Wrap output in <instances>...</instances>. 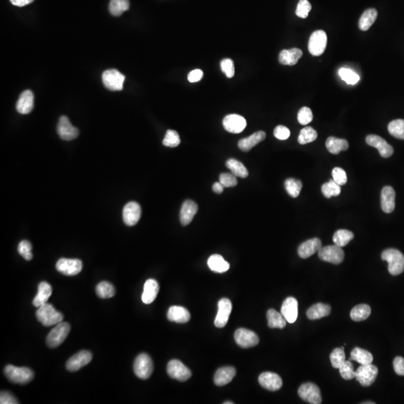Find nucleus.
Masks as SVG:
<instances>
[{"instance_id": "nucleus-19", "label": "nucleus", "mask_w": 404, "mask_h": 404, "mask_svg": "<svg viewBox=\"0 0 404 404\" xmlns=\"http://www.w3.org/2000/svg\"><path fill=\"white\" fill-rule=\"evenodd\" d=\"M57 132L61 139L66 141L73 140L79 135L77 128L73 127L66 116H62L58 123Z\"/></svg>"}, {"instance_id": "nucleus-25", "label": "nucleus", "mask_w": 404, "mask_h": 404, "mask_svg": "<svg viewBox=\"0 0 404 404\" xmlns=\"http://www.w3.org/2000/svg\"><path fill=\"white\" fill-rule=\"evenodd\" d=\"M381 207L387 214L393 212L395 208V191L391 186H385L382 189Z\"/></svg>"}, {"instance_id": "nucleus-63", "label": "nucleus", "mask_w": 404, "mask_h": 404, "mask_svg": "<svg viewBox=\"0 0 404 404\" xmlns=\"http://www.w3.org/2000/svg\"><path fill=\"white\" fill-rule=\"evenodd\" d=\"M224 404H233L234 403L232 401H225V402L223 403Z\"/></svg>"}, {"instance_id": "nucleus-57", "label": "nucleus", "mask_w": 404, "mask_h": 404, "mask_svg": "<svg viewBox=\"0 0 404 404\" xmlns=\"http://www.w3.org/2000/svg\"><path fill=\"white\" fill-rule=\"evenodd\" d=\"M290 132L287 127L279 125L274 130V135L279 140H286L290 137Z\"/></svg>"}, {"instance_id": "nucleus-16", "label": "nucleus", "mask_w": 404, "mask_h": 404, "mask_svg": "<svg viewBox=\"0 0 404 404\" xmlns=\"http://www.w3.org/2000/svg\"><path fill=\"white\" fill-rule=\"evenodd\" d=\"M232 311V304L230 300L223 298L218 303V312L214 324L217 327L223 328L226 326Z\"/></svg>"}, {"instance_id": "nucleus-36", "label": "nucleus", "mask_w": 404, "mask_h": 404, "mask_svg": "<svg viewBox=\"0 0 404 404\" xmlns=\"http://www.w3.org/2000/svg\"><path fill=\"white\" fill-rule=\"evenodd\" d=\"M267 318H268V326L272 329H275V328L283 329L287 324V320L286 318H284L282 313H279L275 309L268 310Z\"/></svg>"}, {"instance_id": "nucleus-61", "label": "nucleus", "mask_w": 404, "mask_h": 404, "mask_svg": "<svg viewBox=\"0 0 404 404\" xmlns=\"http://www.w3.org/2000/svg\"><path fill=\"white\" fill-rule=\"evenodd\" d=\"M10 1L14 5H16V6L18 7H23L32 3L34 0H10Z\"/></svg>"}, {"instance_id": "nucleus-26", "label": "nucleus", "mask_w": 404, "mask_h": 404, "mask_svg": "<svg viewBox=\"0 0 404 404\" xmlns=\"http://www.w3.org/2000/svg\"><path fill=\"white\" fill-rule=\"evenodd\" d=\"M191 315L186 308L178 305L170 307L167 313V318L171 322L186 323L190 320Z\"/></svg>"}, {"instance_id": "nucleus-34", "label": "nucleus", "mask_w": 404, "mask_h": 404, "mask_svg": "<svg viewBox=\"0 0 404 404\" xmlns=\"http://www.w3.org/2000/svg\"><path fill=\"white\" fill-rule=\"evenodd\" d=\"M326 147L328 152L333 154H338L340 152L348 149L349 144L345 139L330 136L326 139Z\"/></svg>"}, {"instance_id": "nucleus-29", "label": "nucleus", "mask_w": 404, "mask_h": 404, "mask_svg": "<svg viewBox=\"0 0 404 404\" xmlns=\"http://www.w3.org/2000/svg\"><path fill=\"white\" fill-rule=\"evenodd\" d=\"M160 286L157 281L154 279H149L145 282L144 286L142 300L145 304H151L157 298Z\"/></svg>"}, {"instance_id": "nucleus-51", "label": "nucleus", "mask_w": 404, "mask_h": 404, "mask_svg": "<svg viewBox=\"0 0 404 404\" xmlns=\"http://www.w3.org/2000/svg\"><path fill=\"white\" fill-rule=\"evenodd\" d=\"M297 119H298L299 123L302 125H306L311 123L313 120V114L311 109L306 106L300 109L298 116H297Z\"/></svg>"}, {"instance_id": "nucleus-17", "label": "nucleus", "mask_w": 404, "mask_h": 404, "mask_svg": "<svg viewBox=\"0 0 404 404\" xmlns=\"http://www.w3.org/2000/svg\"><path fill=\"white\" fill-rule=\"evenodd\" d=\"M224 128L232 134H240L244 131L246 127V119L240 115L231 114L224 118Z\"/></svg>"}, {"instance_id": "nucleus-58", "label": "nucleus", "mask_w": 404, "mask_h": 404, "mask_svg": "<svg viewBox=\"0 0 404 404\" xmlns=\"http://www.w3.org/2000/svg\"><path fill=\"white\" fill-rule=\"evenodd\" d=\"M0 404H19L13 394L8 391H1L0 394Z\"/></svg>"}, {"instance_id": "nucleus-30", "label": "nucleus", "mask_w": 404, "mask_h": 404, "mask_svg": "<svg viewBox=\"0 0 404 404\" xmlns=\"http://www.w3.org/2000/svg\"><path fill=\"white\" fill-rule=\"evenodd\" d=\"M266 139V134L264 131H258L250 136L241 139L238 142V147L240 150L244 152H250L255 145Z\"/></svg>"}, {"instance_id": "nucleus-56", "label": "nucleus", "mask_w": 404, "mask_h": 404, "mask_svg": "<svg viewBox=\"0 0 404 404\" xmlns=\"http://www.w3.org/2000/svg\"><path fill=\"white\" fill-rule=\"evenodd\" d=\"M332 174H333V181L337 185L343 186V185L347 184V173L343 168H340V167H336V168H333Z\"/></svg>"}, {"instance_id": "nucleus-15", "label": "nucleus", "mask_w": 404, "mask_h": 404, "mask_svg": "<svg viewBox=\"0 0 404 404\" xmlns=\"http://www.w3.org/2000/svg\"><path fill=\"white\" fill-rule=\"evenodd\" d=\"M92 359V354L87 351H82L70 357L66 363V369L70 372H75L88 365Z\"/></svg>"}, {"instance_id": "nucleus-6", "label": "nucleus", "mask_w": 404, "mask_h": 404, "mask_svg": "<svg viewBox=\"0 0 404 404\" xmlns=\"http://www.w3.org/2000/svg\"><path fill=\"white\" fill-rule=\"evenodd\" d=\"M125 77L116 69L105 70L102 75L103 85L110 91H121Z\"/></svg>"}, {"instance_id": "nucleus-4", "label": "nucleus", "mask_w": 404, "mask_h": 404, "mask_svg": "<svg viewBox=\"0 0 404 404\" xmlns=\"http://www.w3.org/2000/svg\"><path fill=\"white\" fill-rule=\"evenodd\" d=\"M70 331V326L67 322L58 323L50 332L47 337V344L50 348H56L65 341Z\"/></svg>"}, {"instance_id": "nucleus-22", "label": "nucleus", "mask_w": 404, "mask_h": 404, "mask_svg": "<svg viewBox=\"0 0 404 404\" xmlns=\"http://www.w3.org/2000/svg\"><path fill=\"white\" fill-rule=\"evenodd\" d=\"M198 212V205L192 200H186L183 203L180 212V220L184 226L189 225Z\"/></svg>"}, {"instance_id": "nucleus-55", "label": "nucleus", "mask_w": 404, "mask_h": 404, "mask_svg": "<svg viewBox=\"0 0 404 404\" xmlns=\"http://www.w3.org/2000/svg\"><path fill=\"white\" fill-rule=\"evenodd\" d=\"M222 71L228 78H232L235 76V67L233 61L231 59H225L220 63Z\"/></svg>"}, {"instance_id": "nucleus-33", "label": "nucleus", "mask_w": 404, "mask_h": 404, "mask_svg": "<svg viewBox=\"0 0 404 404\" xmlns=\"http://www.w3.org/2000/svg\"><path fill=\"white\" fill-rule=\"evenodd\" d=\"M331 313V307L323 303H317L307 311V317L310 320H318L329 316Z\"/></svg>"}, {"instance_id": "nucleus-20", "label": "nucleus", "mask_w": 404, "mask_h": 404, "mask_svg": "<svg viewBox=\"0 0 404 404\" xmlns=\"http://www.w3.org/2000/svg\"><path fill=\"white\" fill-rule=\"evenodd\" d=\"M258 382L263 388L269 391H278L282 387V378L277 373L272 372H264L261 373L258 378Z\"/></svg>"}, {"instance_id": "nucleus-31", "label": "nucleus", "mask_w": 404, "mask_h": 404, "mask_svg": "<svg viewBox=\"0 0 404 404\" xmlns=\"http://www.w3.org/2000/svg\"><path fill=\"white\" fill-rule=\"evenodd\" d=\"M52 289L50 285L47 282H42L39 284L38 288V293L33 300V305L34 307L39 308L45 303H48V300L52 295Z\"/></svg>"}, {"instance_id": "nucleus-45", "label": "nucleus", "mask_w": 404, "mask_h": 404, "mask_svg": "<svg viewBox=\"0 0 404 404\" xmlns=\"http://www.w3.org/2000/svg\"><path fill=\"white\" fill-rule=\"evenodd\" d=\"M388 132L397 139H404V120L397 119L389 123Z\"/></svg>"}, {"instance_id": "nucleus-48", "label": "nucleus", "mask_w": 404, "mask_h": 404, "mask_svg": "<svg viewBox=\"0 0 404 404\" xmlns=\"http://www.w3.org/2000/svg\"><path fill=\"white\" fill-rule=\"evenodd\" d=\"M181 143L179 134L177 131L173 130L167 131L164 139L163 141V145L169 148H176Z\"/></svg>"}, {"instance_id": "nucleus-27", "label": "nucleus", "mask_w": 404, "mask_h": 404, "mask_svg": "<svg viewBox=\"0 0 404 404\" xmlns=\"http://www.w3.org/2000/svg\"><path fill=\"white\" fill-rule=\"evenodd\" d=\"M303 56V51L298 48L283 50L279 53V61L284 66H295Z\"/></svg>"}, {"instance_id": "nucleus-1", "label": "nucleus", "mask_w": 404, "mask_h": 404, "mask_svg": "<svg viewBox=\"0 0 404 404\" xmlns=\"http://www.w3.org/2000/svg\"><path fill=\"white\" fill-rule=\"evenodd\" d=\"M36 318L42 323L43 326H51L62 322L64 316L51 304L45 303L38 308L36 312Z\"/></svg>"}, {"instance_id": "nucleus-64", "label": "nucleus", "mask_w": 404, "mask_h": 404, "mask_svg": "<svg viewBox=\"0 0 404 404\" xmlns=\"http://www.w3.org/2000/svg\"><path fill=\"white\" fill-rule=\"evenodd\" d=\"M375 403L373 402H364L362 403V404H374Z\"/></svg>"}, {"instance_id": "nucleus-18", "label": "nucleus", "mask_w": 404, "mask_h": 404, "mask_svg": "<svg viewBox=\"0 0 404 404\" xmlns=\"http://www.w3.org/2000/svg\"><path fill=\"white\" fill-rule=\"evenodd\" d=\"M366 142L370 146L373 147L380 152L381 157L388 158L394 153V149L382 137L376 135H369L366 137Z\"/></svg>"}, {"instance_id": "nucleus-11", "label": "nucleus", "mask_w": 404, "mask_h": 404, "mask_svg": "<svg viewBox=\"0 0 404 404\" xmlns=\"http://www.w3.org/2000/svg\"><path fill=\"white\" fill-rule=\"evenodd\" d=\"M167 373L171 378L181 382L186 381L192 376L190 370L178 359H173L168 362Z\"/></svg>"}, {"instance_id": "nucleus-12", "label": "nucleus", "mask_w": 404, "mask_h": 404, "mask_svg": "<svg viewBox=\"0 0 404 404\" xmlns=\"http://www.w3.org/2000/svg\"><path fill=\"white\" fill-rule=\"evenodd\" d=\"M235 339L237 345L242 348H250L258 345L259 338L254 332L250 329L240 328L235 333Z\"/></svg>"}, {"instance_id": "nucleus-47", "label": "nucleus", "mask_w": 404, "mask_h": 404, "mask_svg": "<svg viewBox=\"0 0 404 404\" xmlns=\"http://www.w3.org/2000/svg\"><path fill=\"white\" fill-rule=\"evenodd\" d=\"M339 76L348 85H355L360 80V77L351 69L341 67L338 71Z\"/></svg>"}, {"instance_id": "nucleus-50", "label": "nucleus", "mask_w": 404, "mask_h": 404, "mask_svg": "<svg viewBox=\"0 0 404 404\" xmlns=\"http://www.w3.org/2000/svg\"><path fill=\"white\" fill-rule=\"evenodd\" d=\"M339 372L344 380H351L355 378V371L351 361H345L339 368Z\"/></svg>"}, {"instance_id": "nucleus-42", "label": "nucleus", "mask_w": 404, "mask_h": 404, "mask_svg": "<svg viewBox=\"0 0 404 404\" xmlns=\"http://www.w3.org/2000/svg\"><path fill=\"white\" fill-rule=\"evenodd\" d=\"M96 293L101 299H109L114 297L116 289L111 283L108 282H101L96 287Z\"/></svg>"}, {"instance_id": "nucleus-32", "label": "nucleus", "mask_w": 404, "mask_h": 404, "mask_svg": "<svg viewBox=\"0 0 404 404\" xmlns=\"http://www.w3.org/2000/svg\"><path fill=\"white\" fill-rule=\"evenodd\" d=\"M207 265L211 270L218 273L227 272L230 268V264H228L220 254H213L210 256L207 261Z\"/></svg>"}, {"instance_id": "nucleus-39", "label": "nucleus", "mask_w": 404, "mask_h": 404, "mask_svg": "<svg viewBox=\"0 0 404 404\" xmlns=\"http://www.w3.org/2000/svg\"><path fill=\"white\" fill-rule=\"evenodd\" d=\"M371 314V308L366 304H360L353 308L351 311V318L353 320L359 322L368 319Z\"/></svg>"}, {"instance_id": "nucleus-52", "label": "nucleus", "mask_w": 404, "mask_h": 404, "mask_svg": "<svg viewBox=\"0 0 404 404\" xmlns=\"http://www.w3.org/2000/svg\"><path fill=\"white\" fill-rule=\"evenodd\" d=\"M18 252L26 261H30L33 259V254H32V244L27 240H23L18 245Z\"/></svg>"}, {"instance_id": "nucleus-7", "label": "nucleus", "mask_w": 404, "mask_h": 404, "mask_svg": "<svg viewBox=\"0 0 404 404\" xmlns=\"http://www.w3.org/2000/svg\"><path fill=\"white\" fill-rule=\"evenodd\" d=\"M327 44V36L323 30L314 32L308 41V51L314 56H319L324 52Z\"/></svg>"}, {"instance_id": "nucleus-23", "label": "nucleus", "mask_w": 404, "mask_h": 404, "mask_svg": "<svg viewBox=\"0 0 404 404\" xmlns=\"http://www.w3.org/2000/svg\"><path fill=\"white\" fill-rule=\"evenodd\" d=\"M321 248H322L321 240L318 238H313V239L304 242L299 246L298 254L300 258L305 259L313 255L315 253L318 252Z\"/></svg>"}, {"instance_id": "nucleus-2", "label": "nucleus", "mask_w": 404, "mask_h": 404, "mask_svg": "<svg viewBox=\"0 0 404 404\" xmlns=\"http://www.w3.org/2000/svg\"><path fill=\"white\" fill-rule=\"evenodd\" d=\"M382 259L388 262V272L392 275H398L404 271V255L399 250L388 249L382 253Z\"/></svg>"}, {"instance_id": "nucleus-35", "label": "nucleus", "mask_w": 404, "mask_h": 404, "mask_svg": "<svg viewBox=\"0 0 404 404\" xmlns=\"http://www.w3.org/2000/svg\"><path fill=\"white\" fill-rule=\"evenodd\" d=\"M351 358L349 360L355 361L360 365H369L373 362V357L369 351L359 347H355L353 350L351 354Z\"/></svg>"}, {"instance_id": "nucleus-24", "label": "nucleus", "mask_w": 404, "mask_h": 404, "mask_svg": "<svg viewBox=\"0 0 404 404\" xmlns=\"http://www.w3.org/2000/svg\"><path fill=\"white\" fill-rule=\"evenodd\" d=\"M16 108L20 114L26 115L31 113L34 108V95L30 90H26L21 93L17 103Z\"/></svg>"}, {"instance_id": "nucleus-14", "label": "nucleus", "mask_w": 404, "mask_h": 404, "mask_svg": "<svg viewBox=\"0 0 404 404\" xmlns=\"http://www.w3.org/2000/svg\"><path fill=\"white\" fill-rule=\"evenodd\" d=\"M142 215V209L137 202H131L124 206L123 219L128 226H134L139 222Z\"/></svg>"}, {"instance_id": "nucleus-41", "label": "nucleus", "mask_w": 404, "mask_h": 404, "mask_svg": "<svg viewBox=\"0 0 404 404\" xmlns=\"http://www.w3.org/2000/svg\"><path fill=\"white\" fill-rule=\"evenodd\" d=\"M354 235L353 232L345 229L337 231L333 235V242L335 244L340 247L347 246L351 240L354 239Z\"/></svg>"}, {"instance_id": "nucleus-38", "label": "nucleus", "mask_w": 404, "mask_h": 404, "mask_svg": "<svg viewBox=\"0 0 404 404\" xmlns=\"http://www.w3.org/2000/svg\"><path fill=\"white\" fill-rule=\"evenodd\" d=\"M377 17V11L374 8H369L365 11L359 22V27L362 31H367L371 27Z\"/></svg>"}, {"instance_id": "nucleus-8", "label": "nucleus", "mask_w": 404, "mask_h": 404, "mask_svg": "<svg viewBox=\"0 0 404 404\" xmlns=\"http://www.w3.org/2000/svg\"><path fill=\"white\" fill-rule=\"evenodd\" d=\"M378 369L372 364L362 365L355 370V379L362 387H370L376 380Z\"/></svg>"}, {"instance_id": "nucleus-10", "label": "nucleus", "mask_w": 404, "mask_h": 404, "mask_svg": "<svg viewBox=\"0 0 404 404\" xmlns=\"http://www.w3.org/2000/svg\"><path fill=\"white\" fill-rule=\"evenodd\" d=\"M298 394L303 401L311 404H320L322 403L320 390L319 387L312 383H306L299 388Z\"/></svg>"}, {"instance_id": "nucleus-5", "label": "nucleus", "mask_w": 404, "mask_h": 404, "mask_svg": "<svg viewBox=\"0 0 404 404\" xmlns=\"http://www.w3.org/2000/svg\"><path fill=\"white\" fill-rule=\"evenodd\" d=\"M134 373L137 377L147 380L153 373V365L151 357L148 354H142L138 355L134 362Z\"/></svg>"}, {"instance_id": "nucleus-59", "label": "nucleus", "mask_w": 404, "mask_h": 404, "mask_svg": "<svg viewBox=\"0 0 404 404\" xmlns=\"http://www.w3.org/2000/svg\"><path fill=\"white\" fill-rule=\"evenodd\" d=\"M394 371L400 376H404V359L401 356H398L394 359L393 362Z\"/></svg>"}, {"instance_id": "nucleus-54", "label": "nucleus", "mask_w": 404, "mask_h": 404, "mask_svg": "<svg viewBox=\"0 0 404 404\" xmlns=\"http://www.w3.org/2000/svg\"><path fill=\"white\" fill-rule=\"evenodd\" d=\"M219 182L224 187H234L237 185V179L232 173H222L220 174Z\"/></svg>"}, {"instance_id": "nucleus-60", "label": "nucleus", "mask_w": 404, "mask_h": 404, "mask_svg": "<svg viewBox=\"0 0 404 404\" xmlns=\"http://www.w3.org/2000/svg\"><path fill=\"white\" fill-rule=\"evenodd\" d=\"M203 78V71L200 69H195L188 74L187 79L189 83H197Z\"/></svg>"}, {"instance_id": "nucleus-53", "label": "nucleus", "mask_w": 404, "mask_h": 404, "mask_svg": "<svg viewBox=\"0 0 404 404\" xmlns=\"http://www.w3.org/2000/svg\"><path fill=\"white\" fill-rule=\"evenodd\" d=\"M311 10V5L308 0H300L296 10V15L299 17L305 19L308 16Z\"/></svg>"}, {"instance_id": "nucleus-40", "label": "nucleus", "mask_w": 404, "mask_h": 404, "mask_svg": "<svg viewBox=\"0 0 404 404\" xmlns=\"http://www.w3.org/2000/svg\"><path fill=\"white\" fill-rule=\"evenodd\" d=\"M129 8V0H111L109 2V12L113 16H120Z\"/></svg>"}, {"instance_id": "nucleus-44", "label": "nucleus", "mask_w": 404, "mask_h": 404, "mask_svg": "<svg viewBox=\"0 0 404 404\" xmlns=\"http://www.w3.org/2000/svg\"><path fill=\"white\" fill-rule=\"evenodd\" d=\"M321 191L325 197L330 199L333 196H338L341 194V188L340 185L336 184L333 180H331L323 185L321 187Z\"/></svg>"}, {"instance_id": "nucleus-9", "label": "nucleus", "mask_w": 404, "mask_h": 404, "mask_svg": "<svg viewBox=\"0 0 404 404\" xmlns=\"http://www.w3.org/2000/svg\"><path fill=\"white\" fill-rule=\"evenodd\" d=\"M320 259L333 264H341L344 258V252L340 246H327L321 248L318 252Z\"/></svg>"}, {"instance_id": "nucleus-49", "label": "nucleus", "mask_w": 404, "mask_h": 404, "mask_svg": "<svg viewBox=\"0 0 404 404\" xmlns=\"http://www.w3.org/2000/svg\"><path fill=\"white\" fill-rule=\"evenodd\" d=\"M330 361L335 369H339L346 361L344 350L341 348H336L330 354Z\"/></svg>"}, {"instance_id": "nucleus-43", "label": "nucleus", "mask_w": 404, "mask_h": 404, "mask_svg": "<svg viewBox=\"0 0 404 404\" xmlns=\"http://www.w3.org/2000/svg\"><path fill=\"white\" fill-rule=\"evenodd\" d=\"M285 187L289 196H291L292 198H297L301 192L303 183L300 180H297L295 178H287L285 181Z\"/></svg>"}, {"instance_id": "nucleus-37", "label": "nucleus", "mask_w": 404, "mask_h": 404, "mask_svg": "<svg viewBox=\"0 0 404 404\" xmlns=\"http://www.w3.org/2000/svg\"><path fill=\"white\" fill-rule=\"evenodd\" d=\"M225 165H226L227 168L230 170L231 172L234 175H235L236 178H246L249 175V171H248L247 168L239 160H235V159H229V160H227Z\"/></svg>"}, {"instance_id": "nucleus-21", "label": "nucleus", "mask_w": 404, "mask_h": 404, "mask_svg": "<svg viewBox=\"0 0 404 404\" xmlns=\"http://www.w3.org/2000/svg\"><path fill=\"white\" fill-rule=\"evenodd\" d=\"M281 313L289 323H293L298 317V302L294 297H288L283 302Z\"/></svg>"}, {"instance_id": "nucleus-13", "label": "nucleus", "mask_w": 404, "mask_h": 404, "mask_svg": "<svg viewBox=\"0 0 404 404\" xmlns=\"http://www.w3.org/2000/svg\"><path fill=\"white\" fill-rule=\"evenodd\" d=\"M56 268L61 273L73 276L81 272L83 269V263L79 259L61 258L56 263Z\"/></svg>"}, {"instance_id": "nucleus-3", "label": "nucleus", "mask_w": 404, "mask_h": 404, "mask_svg": "<svg viewBox=\"0 0 404 404\" xmlns=\"http://www.w3.org/2000/svg\"><path fill=\"white\" fill-rule=\"evenodd\" d=\"M4 373L8 380L17 384H26L34 378V372L26 367L19 368L12 365H8L5 367Z\"/></svg>"}, {"instance_id": "nucleus-62", "label": "nucleus", "mask_w": 404, "mask_h": 404, "mask_svg": "<svg viewBox=\"0 0 404 404\" xmlns=\"http://www.w3.org/2000/svg\"><path fill=\"white\" fill-rule=\"evenodd\" d=\"M213 191L217 194H221L223 192L224 186L220 182H216L212 186Z\"/></svg>"}, {"instance_id": "nucleus-46", "label": "nucleus", "mask_w": 404, "mask_h": 404, "mask_svg": "<svg viewBox=\"0 0 404 404\" xmlns=\"http://www.w3.org/2000/svg\"><path fill=\"white\" fill-rule=\"evenodd\" d=\"M318 138V133L314 128L311 127H306L303 128L300 131L298 137L299 143L301 145L310 143L316 140Z\"/></svg>"}, {"instance_id": "nucleus-28", "label": "nucleus", "mask_w": 404, "mask_h": 404, "mask_svg": "<svg viewBox=\"0 0 404 404\" xmlns=\"http://www.w3.org/2000/svg\"><path fill=\"white\" fill-rule=\"evenodd\" d=\"M236 375V369L233 367H223L218 369L214 375V383L218 387H223L232 381Z\"/></svg>"}]
</instances>
